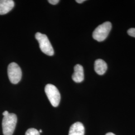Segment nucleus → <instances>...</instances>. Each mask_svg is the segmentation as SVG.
<instances>
[{
  "mask_svg": "<svg viewBox=\"0 0 135 135\" xmlns=\"http://www.w3.org/2000/svg\"><path fill=\"white\" fill-rule=\"evenodd\" d=\"M17 123V117L13 113L4 116L2 121L3 132L4 135H12Z\"/></svg>",
  "mask_w": 135,
  "mask_h": 135,
  "instance_id": "f257e3e1",
  "label": "nucleus"
},
{
  "mask_svg": "<svg viewBox=\"0 0 135 135\" xmlns=\"http://www.w3.org/2000/svg\"><path fill=\"white\" fill-rule=\"evenodd\" d=\"M112 29V24L106 22L98 26L93 33V37L98 42L104 41L106 39Z\"/></svg>",
  "mask_w": 135,
  "mask_h": 135,
  "instance_id": "f03ea898",
  "label": "nucleus"
},
{
  "mask_svg": "<svg viewBox=\"0 0 135 135\" xmlns=\"http://www.w3.org/2000/svg\"><path fill=\"white\" fill-rule=\"evenodd\" d=\"M35 38L38 41L40 48L43 53L50 56L53 55V48L46 35L38 32L35 35Z\"/></svg>",
  "mask_w": 135,
  "mask_h": 135,
  "instance_id": "7ed1b4c3",
  "label": "nucleus"
},
{
  "mask_svg": "<svg viewBox=\"0 0 135 135\" xmlns=\"http://www.w3.org/2000/svg\"><path fill=\"white\" fill-rule=\"evenodd\" d=\"M45 91L52 105L54 107L58 106L61 100V95L57 87L49 84L46 86Z\"/></svg>",
  "mask_w": 135,
  "mask_h": 135,
  "instance_id": "20e7f679",
  "label": "nucleus"
},
{
  "mask_svg": "<svg viewBox=\"0 0 135 135\" xmlns=\"http://www.w3.org/2000/svg\"><path fill=\"white\" fill-rule=\"evenodd\" d=\"M8 75L10 82L17 84L21 81L22 73L19 66L14 62L10 64L8 67Z\"/></svg>",
  "mask_w": 135,
  "mask_h": 135,
  "instance_id": "39448f33",
  "label": "nucleus"
},
{
  "mask_svg": "<svg viewBox=\"0 0 135 135\" xmlns=\"http://www.w3.org/2000/svg\"><path fill=\"white\" fill-rule=\"evenodd\" d=\"M14 6V2L12 0H0V15L8 13Z\"/></svg>",
  "mask_w": 135,
  "mask_h": 135,
  "instance_id": "423d86ee",
  "label": "nucleus"
},
{
  "mask_svg": "<svg viewBox=\"0 0 135 135\" xmlns=\"http://www.w3.org/2000/svg\"><path fill=\"white\" fill-rule=\"evenodd\" d=\"M72 79L76 83H81L84 81V69L81 65L78 64L74 67V73L72 75Z\"/></svg>",
  "mask_w": 135,
  "mask_h": 135,
  "instance_id": "0eeeda50",
  "label": "nucleus"
},
{
  "mask_svg": "<svg viewBox=\"0 0 135 135\" xmlns=\"http://www.w3.org/2000/svg\"><path fill=\"white\" fill-rule=\"evenodd\" d=\"M85 128L81 122H76L71 126L69 135H84Z\"/></svg>",
  "mask_w": 135,
  "mask_h": 135,
  "instance_id": "6e6552de",
  "label": "nucleus"
},
{
  "mask_svg": "<svg viewBox=\"0 0 135 135\" xmlns=\"http://www.w3.org/2000/svg\"><path fill=\"white\" fill-rule=\"evenodd\" d=\"M94 69L95 72L99 75H104L107 70V63L102 59H97L95 62Z\"/></svg>",
  "mask_w": 135,
  "mask_h": 135,
  "instance_id": "1a4fd4ad",
  "label": "nucleus"
},
{
  "mask_svg": "<svg viewBox=\"0 0 135 135\" xmlns=\"http://www.w3.org/2000/svg\"><path fill=\"white\" fill-rule=\"evenodd\" d=\"M26 135H40L39 131L35 128L29 129L26 132Z\"/></svg>",
  "mask_w": 135,
  "mask_h": 135,
  "instance_id": "9d476101",
  "label": "nucleus"
},
{
  "mask_svg": "<svg viewBox=\"0 0 135 135\" xmlns=\"http://www.w3.org/2000/svg\"><path fill=\"white\" fill-rule=\"evenodd\" d=\"M127 33L129 36L135 38V28H131L129 29Z\"/></svg>",
  "mask_w": 135,
  "mask_h": 135,
  "instance_id": "9b49d317",
  "label": "nucleus"
},
{
  "mask_svg": "<svg viewBox=\"0 0 135 135\" xmlns=\"http://www.w3.org/2000/svg\"><path fill=\"white\" fill-rule=\"evenodd\" d=\"M49 3L52 5H56L60 2L59 0H49Z\"/></svg>",
  "mask_w": 135,
  "mask_h": 135,
  "instance_id": "f8f14e48",
  "label": "nucleus"
},
{
  "mask_svg": "<svg viewBox=\"0 0 135 135\" xmlns=\"http://www.w3.org/2000/svg\"><path fill=\"white\" fill-rule=\"evenodd\" d=\"M85 1V0H76V2H77L78 3H79V4H82Z\"/></svg>",
  "mask_w": 135,
  "mask_h": 135,
  "instance_id": "ddd939ff",
  "label": "nucleus"
},
{
  "mask_svg": "<svg viewBox=\"0 0 135 135\" xmlns=\"http://www.w3.org/2000/svg\"><path fill=\"white\" fill-rule=\"evenodd\" d=\"M9 112H8L7 111H5L4 112H3V116L4 117V116H7L8 114H9Z\"/></svg>",
  "mask_w": 135,
  "mask_h": 135,
  "instance_id": "4468645a",
  "label": "nucleus"
},
{
  "mask_svg": "<svg viewBox=\"0 0 135 135\" xmlns=\"http://www.w3.org/2000/svg\"><path fill=\"white\" fill-rule=\"evenodd\" d=\"M106 135H115L114 134H113V133H107L106 134Z\"/></svg>",
  "mask_w": 135,
  "mask_h": 135,
  "instance_id": "2eb2a0df",
  "label": "nucleus"
},
{
  "mask_svg": "<svg viewBox=\"0 0 135 135\" xmlns=\"http://www.w3.org/2000/svg\"><path fill=\"white\" fill-rule=\"evenodd\" d=\"M39 133H42V130H40V131H39Z\"/></svg>",
  "mask_w": 135,
  "mask_h": 135,
  "instance_id": "dca6fc26",
  "label": "nucleus"
}]
</instances>
